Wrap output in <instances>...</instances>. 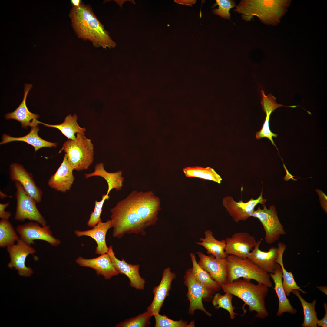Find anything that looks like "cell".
Returning <instances> with one entry per match:
<instances>
[{
    "instance_id": "7c38bea8",
    "label": "cell",
    "mask_w": 327,
    "mask_h": 327,
    "mask_svg": "<svg viewBox=\"0 0 327 327\" xmlns=\"http://www.w3.org/2000/svg\"><path fill=\"white\" fill-rule=\"evenodd\" d=\"M263 188L258 198L256 199L252 198L245 203L242 200L236 202L232 197L226 196L223 199V205L235 222L245 221L251 217L255 207L258 204H263L266 201V199L263 198Z\"/></svg>"
},
{
    "instance_id": "f1b7e54d",
    "label": "cell",
    "mask_w": 327,
    "mask_h": 327,
    "mask_svg": "<svg viewBox=\"0 0 327 327\" xmlns=\"http://www.w3.org/2000/svg\"><path fill=\"white\" fill-rule=\"evenodd\" d=\"M77 117L76 114L73 116L70 114L66 117L64 122L62 123L56 125H51L44 123L39 121V124H43L48 127L57 129L68 139L74 140L76 138L75 134L78 133L85 134L86 131L85 128L81 127L77 122Z\"/></svg>"
},
{
    "instance_id": "ffe728a7",
    "label": "cell",
    "mask_w": 327,
    "mask_h": 327,
    "mask_svg": "<svg viewBox=\"0 0 327 327\" xmlns=\"http://www.w3.org/2000/svg\"><path fill=\"white\" fill-rule=\"evenodd\" d=\"M263 239L256 243L250 252L248 258L252 263L269 273H273L277 263L276 262L278 255L277 247H272L268 251H262L259 246Z\"/></svg>"
},
{
    "instance_id": "83f0119b",
    "label": "cell",
    "mask_w": 327,
    "mask_h": 327,
    "mask_svg": "<svg viewBox=\"0 0 327 327\" xmlns=\"http://www.w3.org/2000/svg\"><path fill=\"white\" fill-rule=\"evenodd\" d=\"M278 255L276 263L281 266L282 273V285L287 296L290 295L291 292L295 289L298 290L303 293L307 292L302 290L296 283L294 276L291 272L287 271L284 267L283 262V256L286 248V245L283 243L279 242L278 244Z\"/></svg>"
},
{
    "instance_id": "7a4b0ae2",
    "label": "cell",
    "mask_w": 327,
    "mask_h": 327,
    "mask_svg": "<svg viewBox=\"0 0 327 327\" xmlns=\"http://www.w3.org/2000/svg\"><path fill=\"white\" fill-rule=\"evenodd\" d=\"M70 17L72 27L78 38L91 41L96 47L107 49L116 46V43L89 5L81 2L79 6H73Z\"/></svg>"
},
{
    "instance_id": "3957f363",
    "label": "cell",
    "mask_w": 327,
    "mask_h": 327,
    "mask_svg": "<svg viewBox=\"0 0 327 327\" xmlns=\"http://www.w3.org/2000/svg\"><path fill=\"white\" fill-rule=\"evenodd\" d=\"M290 0H242L236 6L234 11L241 14L246 21L257 16L266 25H277L286 13L291 4Z\"/></svg>"
},
{
    "instance_id": "d6986e66",
    "label": "cell",
    "mask_w": 327,
    "mask_h": 327,
    "mask_svg": "<svg viewBox=\"0 0 327 327\" xmlns=\"http://www.w3.org/2000/svg\"><path fill=\"white\" fill-rule=\"evenodd\" d=\"M75 261L81 266L89 267L94 269L97 275L103 276L105 279H110L113 276L119 274L113 265L107 253L91 259L79 256Z\"/></svg>"
},
{
    "instance_id": "9c48e42d",
    "label": "cell",
    "mask_w": 327,
    "mask_h": 327,
    "mask_svg": "<svg viewBox=\"0 0 327 327\" xmlns=\"http://www.w3.org/2000/svg\"><path fill=\"white\" fill-rule=\"evenodd\" d=\"M184 279V283L188 289L186 296L189 302V314L193 315L195 311L198 310L203 311L208 316L211 317L212 314L204 307L202 301H210L213 297L196 279L192 268L187 270Z\"/></svg>"
},
{
    "instance_id": "4fadbf2b",
    "label": "cell",
    "mask_w": 327,
    "mask_h": 327,
    "mask_svg": "<svg viewBox=\"0 0 327 327\" xmlns=\"http://www.w3.org/2000/svg\"><path fill=\"white\" fill-rule=\"evenodd\" d=\"M200 260V266L208 272L212 278L221 286L227 282L228 266L227 258H220L207 256L202 252L196 253Z\"/></svg>"
},
{
    "instance_id": "1f68e13d",
    "label": "cell",
    "mask_w": 327,
    "mask_h": 327,
    "mask_svg": "<svg viewBox=\"0 0 327 327\" xmlns=\"http://www.w3.org/2000/svg\"><path fill=\"white\" fill-rule=\"evenodd\" d=\"M19 239L14 227L8 219L0 221V246L5 248L12 245Z\"/></svg>"
},
{
    "instance_id": "f546056e",
    "label": "cell",
    "mask_w": 327,
    "mask_h": 327,
    "mask_svg": "<svg viewBox=\"0 0 327 327\" xmlns=\"http://www.w3.org/2000/svg\"><path fill=\"white\" fill-rule=\"evenodd\" d=\"M292 292L296 295L299 300L303 309L304 318L303 323L301 324L302 327H317L318 320L317 313L315 310L317 301L314 299L312 302H306L301 296L299 291L295 289Z\"/></svg>"
},
{
    "instance_id": "d6a6232c",
    "label": "cell",
    "mask_w": 327,
    "mask_h": 327,
    "mask_svg": "<svg viewBox=\"0 0 327 327\" xmlns=\"http://www.w3.org/2000/svg\"><path fill=\"white\" fill-rule=\"evenodd\" d=\"M233 295L227 292L223 295L217 293L214 295L212 299V303L216 309L222 308L226 310L229 313L231 319H233L237 314L234 312L235 307L233 305L232 299Z\"/></svg>"
},
{
    "instance_id": "603a6c76",
    "label": "cell",
    "mask_w": 327,
    "mask_h": 327,
    "mask_svg": "<svg viewBox=\"0 0 327 327\" xmlns=\"http://www.w3.org/2000/svg\"><path fill=\"white\" fill-rule=\"evenodd\" d=\"M274 283V289L279 299V306L276 315L281 316L285 312L295 314L297 310L291 305L287 297L282 285V273L280 266L277 264L273 273L269 274Z\"/></svg>"
},
{
    "instance_id": "74e56055",
    "label": "cell",
    "mask_w": 327,
    "mask_h": 327,
    "mask_svg": "<svg viewBox=\"0 0 327 327\" xmlns=\"http://www.w3.org/2000/svg\"><path fill=\"white\" fill-rule=\"evenodd\" d=\"M110 196L107 194L102 195L101 200L98 201H95L94 210L90 215L89 219L87 222V225L90 227H93L99 222L101 221L100 216L102 210V209L105 201L108 200Z\"/></svg>"
},
{
    "instance_id": "cb8c5ba5",
    "label": "cell",
    "mask_w": 327,
    "mask_h": 327,
    "mask_svg": "<svg viewBox=\"0 0 327 327\" xmlns=\"http://www.w3.org/2000/svg\"><path fill=\"white\" fill-rule=\"evenodd\" d=\"M39 130L38 126L31 127L30 132L26 135L20 137H14L4 134L0 144H5L14 141H23L33 147L35 151L44 147L51 148L56 147L57 143L46 141L38 135Z\"/></svg>"
},
{
    "instance_id": "f35d334b",
    "label": "cell",
    "mask_w": 327,
    "mask_h": 327,
    "mask_svg": "<svg viewBox=\"0 0 327 327\" xmlns=\"http://www.w3.org/2000/svg\"><path fill=\"white\" fill-rule=\"evenodd\" d=\"M9 204V203H0V218L2 219L8 220L11 216V213L5 210V208Z\"/></svg>"
},
{
    "instance_id": "d590c367",
    "label": "cell",
    "mask_w": 327,
    "mask_h": 327,
    "mask_svg": "<svg viewBox=\"0 0 327 327\" xmlns=\"http://www.w3.org/2000/svg\"><path fill=\"white\" fill-rule=\"evenodd\" d=\"M264 112L266 113V116L264 122L260 131L256 133V138L259 140L261 138L265 137L268 139L272 144L274 146L277 150L278 149L275 144L273 139V137L276 138L278 134L274 133L271 131L269 127V119L272 113L275 110L272 108H266L263 109Z\"/></svg>"
},
{
    "instance_id": "ab89813d",
    "label": "cell",
    "mask_w": 327,
    "mask_h": 327,
    "mask_svg": "<svg viewBox=\"0 0 327 327\" xmlns=\"http://www.w3.org/2000/svg\"><path fill=\"white\" fill-rule=\"evenodd\" d=\"M323 307L325 310V313L324 317L321 320H318L317 323V327L320 326L321 327H327V304L326 303H324L323 305Z\"/></svg>"
},
{
    "instance_id": "836d02e7",
    "label": "cell",
    "mask_w": 327,
    "mask_h": 327,
    "mask_svg": "<svg viewBox=\"0 0 327 327\" xmlns=\"http://www.w3.org/2000/svg\"><path fill=\"white\" fill-rule=\"evenodd\" d=\"M153 316L155 321V327H194L195 326L194 321H191L189 323L182 319L175 321L159 313L154 314Z\"/></svg>"
},
{
    "instance_id": "ac0fdd59",
    "label": "cell",
    "mask_w": 327,
    "mask_h": 327,
    "mask_svg": "<svg viewBox=\"0 0 327 327\" xmlns=\"http://www.w3.org/2000/svg\"><path fill=\"white\" fill-rule=\"evenodd\" d=\"M74 170L65 154L59 167L49 179L48 182V186L58 192L64 193L69 190L75 179L73 173Z\"/></svg>"
},
{
    "instance_id": "52a82bcc",
    "label": "cell",
    "mask_w": 327,
    "mask_h": 327,
    "mask_svg": "<svg viewBox=\"0 0 327 327\" xmlns=\"http://www.w3.org/2000/svg\"><path fill=\"white\" fill-rule=\"evenodd\" d=\"M16 207L15 219L19 221L28 219L38 223L42 226L47 225L46 221L37 208L35 200L24 190L18 182H15Z\"/></svg>"
},
{
    "instance_id": "8d00e7d4",
    "label": "cell",
    "mask_w": 327,
    "mask_h": 327,
    "mask_svg": "<svg viewBox=\"0 0 327 327\" xmlns=\"http://www.w3.org/2000/svg\"><path fill=\"white\" fill-rule=\"evenodd\" d=\"M216 2L218 8L212 10L213 13L231 21L229 12L231 9L236 7V1L233 0H216Z\"/></svg>"
},
{
    "instance_id": "5b68a950",
    "label": "cell",
    "mask_w": 327,
    "mask_h": 327,
    "mask_svg": "<svg viewBox=\"0 0 327 327\" xmlns=\"http://www.w3.org/2000/svg\"><path fill=\"white\" fill-rule=\"evenodd\" d=\"M62 150L74 170H87L93 162L94 145L85 134L77 133L74 140H68L64 143L59 152Z\"/></svg>"
},
{
    "instance_id": "44dd1931",
    "label": "cell",
    "mask_w": 327,
    "mask_h": 327,
    "mask_svg": "<svg viewBox=\"0 0 327 327\" xmlns=\"http://www.w3.org/2000/svg\"><path fill=\"white\" fill-rule=\"evenodd\" d=\"M32 87L31 84H26L24 85V95L21 102L14 111L8 113L5 116L6 119H13L19 121L24 128L38 126L39 124V121L37 120L39 115L30 112L26 105L27 96Z\"/></svg>"
},
{
    "instance_id": "e575fe53",
    "label": "cell",
    "mask_w": 327,
    "mask_h": 327,
    "mask_svg": "<svg viewBox=\"0 0 327 327\" xmlns=\"http://www.w3.org/2000/svg\"><path fill=\"white\" fill-rule=\"evenodd\" d=\"M153 316L147 311L138 315L127 319L117 324L116 327H145L149 326L150 318Z\"/></svg>"
},
{
    "instance_id": "4316f807",
    "label": "cell",
    "mask_w": 327,
    "mask_h": 327,
    "mask_svg": "<svg viewBox=\"0 0 327 327\" xmlns=\"http://www.w3.org/2000/svg\"><path fill=\"white\" fill-rule=\"evenodd\" d=\"M205 237L201 238L200 242L195 243L204 247L206 250L208 254L220 258H227L228 255L225 251L226 247L225 240H218L216 239L212 231L207 230L204 232Z\"/></svg>"
},
{
    "instance_id": "e0dca14e",
    "label": "cell",
    "mask_w": 327,
    "mask_h": 327,
    "mask_svg": "<svg viewBox=\"0 0 327 327\" xmlns=\"http://www.w3.org/2000/svg\"><path fill=\"white\" fill-rule=\"evenodd\" d=\"M176 277L175 274L171 271L170 268L167 267L164 270L160 283L153 289V299L147 308V311L153 316L160 311L165 298L169 295L172 281Z\"/></svg>"
},
{
    "instance_id": "6da1fadb",
    "label": "cell",
    "mask_w": 327,
    "mask_h": 327,
    "mask_svg": "<svg viewBox=\"0 0 327 327\" xmlns=\"http://www.w3.org/2000/svg\"><path fill=\"white\" fill-rule=\"evenodd\" d=\"M160 210V199L152 191H132L110 210L113 236L120 239L132 233L145 235V229L158 220Z\"/></svg>"
},
{
    "instance_id": "ba28073f",
    "label": "cell",
    "mask_w": 327,
    "mask_h": 327,
    "mask_svg": "<svg viewBox=\"0 0 327 327\" xmlns=\"http://www.w3.org/2000/svg\"><path fill=\"white\" fill-rule=\"evenodd\" d=\"M262 205L263 209L259 206L254 210L251 217L259 220L265 231V242L272 244L279 240L280 236L286 233L279 220L275 206L272 205L268 209L265 204Z\"/></svg>"
},
{
    "instance_id": "7bdbcfd3",
    "label": "cell",
    "mask_w": 327,
    "mask_h": 327,
    "mask_svg": "<svg viewBox=\"0 0 327 327\" xmlns=\"http://www.w3.org/2000/svg\"><path fill=\"white\" fill-rule=\"evenodd\" d=\"M7 196V195L3 193L2 192L0 191V197L2 199L4 198Z\"/></svg>"
},
{
    "instance_id": "8992f818",
    "label": "cell",
    "mask_w": 327,
    "mask_h": 327,
    "mask_svg": "<svg viewBox=\"0 0 327 327\" xmlns=\"http://www.w3.org/2000/svg\"><path fill=\"white\" fill-rule=\"evenodd\" d=\"M228 266L227 283L243 278L253 279L269 288L273 287L269 274L259 268L248 258H241L233 255L227 257Z\"/></svg>"
},
{
    "instance_id": "277c9868",
    "label": "cell",
    "mask_w": 327,
    "mask_h": 327,
    "mask_svg": "<svg viewBox=\"0 0 327 327\" xmlns=\"http://www.w3.org/2000/svg\"><path fill=\"white\" fill-rule=\"evenodd\" d=\"M251 280L239 278L223 285L221 289L224 292L230 293L242 300L248 306L249 311L256 312L255 317L264 319L269 315L265 302L268 288L261 284H255Z\"/></svg>"
},
{
    "instance_id": "5bb4252c",
    "label": "cell",
    "mask_w": 327,
    "mask_h": 327,
    "mask_svg": "<svg viewBox=\"0 0 327 327\" xmlns=\"http://www.w3.org/2000/svg\"><path fill=\"white\" fill-rule=\"evenodd\" d=\"M225 240L226 254L241 258H248L256 243L255 238L246 232L236 233Z\"/></svg>"
},
{
    "instance_id": "9a60e30c",
    "label": "cell",
    "mask_w": 327,
    "mask_h": 327,
    "mask_svg": "<svg viewBox=\"0 0 327 327\" xmlns=\"http://www.w3.org/2000/svg\"><path fill=\"white\" fill-rule=\"evenodd\" d=\"M9 174L12 180L19 182L37 203L41 202L42 191L36 185L32 175L28 172L23 166L16 163L12 164L10 166Z\"/></svg>"
},
{
    "instance_id": "2e32d148",
    "label": "cell",
    "mask_w": 327,
    "mask_h": 327,
    "mask_svg": "<svg viewBox=\"0 0 327 327\" xmlns=\"http://www.w3.org/2000/svg\"><path fill=\"white\" fill-rule=\"evenodd\" d=\"M107 253L110 257L113 265L119 274H124L129 279L130 284L131 287L137 290L144 289L146 281L139 274V265L129 264L123 259L121 260L118 259L115 255L112 246L108 247Z\"/></svg>"
},
{
    "instance_id": "484cf974",
    "label": "cell",
    "mask_w": 327,
    "mask_h": 327,
    "mask_svg": "<svg viewBox=\"0 0 327 327\" xmlns=\"http://www.w3.org/2000/svg\"><path fill=\"white\" fill-rule=\"evenodd\" d=\"M190 256L192 264V271L195 278L210 295L213 297L216 292L220 289L221 286L212 278L208 272L200 266L197 261L194 253H191Z\"/></svg>"
},
{
    "instance_id": "60d3db41",
    "label": "cell",
    "mask_w": 327,
    "mask_h": 327,
    "mask_svg": "<svg viewBox=\"0 0 327 327\" xmlns=\"http://www.w3.org/2000/svg\"><path fill=\"white\" fill-rule=\"evenodd\" d=\"M317 288L321 292L324 293L326 295H327V286H317Z\"/></svg>"
},
{
    "instance_id": "d4e9b609",
    "label": "cell",
    "mask_w": 327,
    "mask_h": 327,
    "mask_svg": "<svg viewBox=\"0 0 327 327\" xmlns=\"http://www.w3.org/2000/svg\"><path fill=\"white\" fill-rule=\"evenodd\" d=\"M122 174L121 171L114 173L107 171L104 168V164L100 162L95 165L94 172L85 174L84 175L86 178L94 176H100L104 178L108 185L106 194L109 195V193L113 189H114L117 191L121 189L124 181V178L122 176Z\"/></svg>"
},
{
    "instance_id": "7402d4cb",
    "label": "cell",
    "mask_w": 327,
    "mask_h": 327,
    "mask_svg": "<svg viewBox=\"0 0 327 327\" xmlns=\"http://www.w3.org/2000/svg\"><path fill=\"white\" fill-rule=\"evenodd\" d=\"M93 227L84 231L76 230L74 233L77 237L86 236L94 240L97 245L95 251L96 254L100 255L107 253L108 247L106 241V235L108 230L112 227L110 220L105 222L101 221Z\"/></svg>"
},
{
    "instance_id": "8fae6325",
    "label": "cell",
    "mask_w": 327,
    "mask_h": 327,
    "mask_svg": "<svg viewBox=\"0 0 327 327\" xmlns=\"http://www.w3.org/2000/svg\"><path fill=\"white\" fill-rule=\"evenodd\" d=\"M6 248L10 259L8 264V267L17 270L20 276H30L33 271L31 268L26 266L25 262L28 255H33L36 253L35 249L20 239L16 244Z\"/></svg>"
},
{
    "instance_id": "30bf717a",
    "label": "cell",
    "mask_w": 327,
    "mask_h": 327,
    "mask_svg": "<svg viewBox=\"0 0 327 327\" xmlns=\"http://www.w3.org/2000/svg\"><path fill=\"white\" fill-rule=\"evenodd\" d=\"M36 222L31 221L19 225L16 230L19 239L27 245L34 244V240H40L45 241L54 246H57L61 241L54 237L48 226H40Z\"/></svg>"
},
{
    "instance_id": "b9f144b4",
    "label": "cell",
    "mask_w": 327,
    "mask_h": 327,
    "mask_svg": "<svg viewBox=\"0 0 327 327\" xmlns=\"http://www.w3.org/2000/svg\"><path fill=\"white\" fill-rule=\"evenodd\" d=\"M81 2L80 0H72L71 1V3L73 6L75 7L79 6Z\"/></svg>"
},
{
    "instance_id": "4dcf8cb0",
    "label": "cell",
    "mask_w": 327,
    "mask_h": 327,
    "mask_svg": "<svg viewBox=\"0 0 327 327\" xmlns=\"http://www.w3.org/2000/svg\"><path fill=\"white\" fill-rule=\"evenodd\" d=\"M183 172L187 177H195L212 181L221 183L222 178L213 168L208 167H190L183 168Z\"/></svg>"
}]
</instances>
